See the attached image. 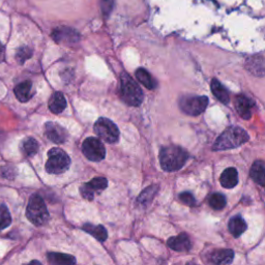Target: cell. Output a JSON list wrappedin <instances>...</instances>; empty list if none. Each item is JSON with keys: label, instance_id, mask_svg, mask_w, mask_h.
<instances>
[{"label": "cell", "instance_id": "cell-1", "mask_svg": "<svg viewBox=\"0 0 265 265\" xmlns=\"http://www.w3.org/2000/svg\"><path fill=\"white\" fill-rule=\"evenodd\" d=\"M188 160L189 153L179 146H166L160 151V162L165 171H177L182 168Z\"/></svg>", "mask_w": 265, "mask_h": 265}, {"label": "cell", "instance_id": "cell-2", "mask_svg": "<svg viewBox=\"0 0 265 265\" xmlns=\"http://www.w3.org/2000/svg\"><path fill=\"white\" fill-rule=\"evenodd\" d=\"M250 139L249 135L238 126H231L226 129L215 141L213 150H227L238 147Z\"/></svg>", "mask_w": 265, "mask_h": 265}, {"label": "cell", "instance_id": "cell-3", "mask_svg": "<svg viewBox=\"0 0 265 265\" xmlns=\"http://www.w3.org/2000/svg\"><path fill=\"white\" fill-rule=\"evenodd\" d=\"M120 96L127 105L134 107L140 106L143 102V92L140 86L125 73L120 76Z\"/></svg>", "mask_w": 265, "mask_h": 265}, {"label": "cell", "instance_id": "cell-4", "mask_svg": "<svg viewBox=\"0 0 265 265\" xmlns=\"http://www.w3.org/2000/svg\"><path fill=\"white\" fill-rule=\"evenodd\" d=\"M27 219L35 226H42L49 220V211L40 195H32L26 208Z\"/></svg>", "mask_w": 265, "mask_h": 265}, {"label": "cell", "instance_id": "cell-5", "mask_svg": "<svg viewBox=\"0 0 265 265\" xmlns=\"http://www.w3.org/2000/svg\"><path fill=\"white\" fill-rule=\"evenodd\" d=\"M71 165L70 156L60 148H51L48 152L46 171L50 174H61L65 172Z\"/></svg>", "mask_w": 265, "mask_h": 265}, {"label": "cell", "instance_id": "cell-6", "mask_svg": "<svg viewBox=\"0 0 265 265\" xmlns=\"http://www.w3.org/2000/svg\"><path fill=\"white\" fill-rule=\"evenodd\" d=\"M94 132L100 139L107 143H116L119 139V131L116 124L108 118H99L94 123Z\"/></svg>", "mask_w": 265, "mask_h": 265}, {"label": "cell", "instance_id": "cell-7", "mask_svg": "<svg viewBox=\"0 0 265 265\" xmlns=\"http://www.w3.org/2000/svg\"><path fill=\"white\" fill-rule=\"evenodd\" d=\"M208 104V97L198 95H184L179 101L181 111L191 116H197L204 112Z\"/></svg>", "mask_w": 265, "mask_h": 265}, {"label": "cell", "instance_id": "cell-8", "mask_svg": "<svg viewBox=\"0 0 265 265\" xmlns=\"http://www.w3.org/2000/svg\"><path fill=\"white\" fill-rule=\"evenodd\" d=\"M82 151L86 158L92 162H100L106 156L104 144L94 137H89V138L85 139L82 145Z\"/></svg>", "mask_w": 265, "mask_h": 265}, {"label": "cell", "instance_id": "cell-9", "mask_svg": "<svg viewBox=\"0 0 265 265\" xmlns=\"http://www.w3.org/2000/svg\"><path fill=\"white\" fill-rule=\"evenodd\" d=\"M53 40L58 44L73 45L79 42L80 35L73 28L70 27H57L52 32Z\"/></svg>", "mask_w": 265, "mask_h": 265}, {"label": "cell", "instance_id": "cell-10", "mask_svg": "<svg viewBox=\"0 0 265 265\" xmlns=\"http://www.w3.org/2000/svg\"><path fill=\"white\" fill-rule=\"evenodd\" d=\"M45 135L49 140L54 143H64L67 139L68 134L64 127L56 122H47L45 124Z\"/></svg>", "mask_w": 265, "mask_h": 265}, {"label": "cell", "instance_id": "cell-11", "mask_svg": "<svg viewBox=\"0 0 265 265\" xmlns=\"http://www.w3.org/2000/svg\"><path fill=\"white\" fill-rule=\"evenodd\" d=\"M108 186V181L104 177L93 178L90 182H88L81 188V194L87 200H92L97 192L104 191Z\"/></svg>", "mask_w": 265, "mask_h": 265}, {"label": "cell", "instance_id": "cell-12", "mask_svg": "<svg viewBox=\"0 0 265 265\" xmlns=\"http://www.w3.org/2000/svg\"><path fill=\"white\" fill-rule=\"evenodd\" d=\"M255 108L254 102L244 95H238L235 100V109L243 119H250Z\"/></svg>", "mask_w": 265, "mask_h": 265}, {"label": "cell", "instance_id": "cell-13", "mask_svg": "<svg viewBox=\"0 0 265 265\" xmlns=\"http://www.w3.org/2000/svg\"><path fill=\"white\" fill-rule=\"evenodd\" d=\"M247 70L254 76L265 77V58L262 56H253L245 62Z\"/></svg>", "mask_w": 265, "mask_h": 265}, {"label": "cell", "instance_id": "cell-14", "mask_svg": "<svg viewBox=\"0 0 265 265\" xmlns=\"http://www.w3.org/2000/svg\"><path fill=\"white\" fill-rule=\"evenodd\" d=\"M167 244H168V247H170L172 250L177 251V252L190 251L192 247V243L189 236L183 233L177 235V236L169 238Z\"/></svg>", "mask_w": 265, "mask_h": 265}, {"label": "cell", "instance_id": "cell-15", "mask_svg": "<svg viewBox=\"0 0 265 265\" xmlns=\"http://www.w3.org/2000/svg\"><path fill=\"white\" fill-rule=\"evenodd\" d=\"M15 95L17 99L25 103L31 99L32 96V84L30 81H24L15 87Z\"/></svg>", "mask_w": 265, "mask_h": 265}, {"label": "cell", "instance_id": "cell-16", "mask_svg": "<svg viewBox=\"0 0 265 265\" xmlns=\"http://www.w3.org/2000/svg\"><path fill=\"white\" fill-rule=\"evenodd\" d=\"M221 184L226 189H232L238 183V173L235 168H227L221 175Z\"/></svg>", "mask_w": 265, "mask_h": 265}, {"label": "cell", "instance_id": "cell-17", "mask_svg": "<svg viewBox=\"0 0 265 265\" xmlns=\"http://www.w3.org/2000/svg\"><path fill=\"white\" fill-rule=\"evenodd\" d=\"M250 175L252 179L265 188V163L262 161H256L251 168Z\"/></svg>", "mask_w": 265, "mask_h": 265}, {"label": "cell", "instance_id": "cell-18", "mask_svg": "<svg viewBox=\"0 0 265 265\" xmlns=\"http://www.w3.org/2000/svg\"><path fill=\"white\" fill-rule=\"evenodd\" d=\"M66 107V101H65V97L64 95L57 91V92H54L50 100H49V108H50L51 112L55 113V114H59L61 113Z\"/></svg>", "mask_w": 265, "mask_h": 265}, {"label": "cell", "instance_id": "cell-19", "mask_svg": "<svg viewBox=\"0 0 265 265\" xmlns=\"http://www.w3.org/2000/svg\"><path fill=\"white\" fill-rule=\"evenodd\" d=\"M211 91L213 93V95L217 97V99L223 103V104H228L230 102V95L227 91V89L220 83L219 80L213 79L211 81Z\"/></svg>", "mask_w": 265, "mask_h": 265}, {"label": "cell", "instance_id": "cell-20", "mask_svg": "<svg viewBox=\"0 0 265 265\" xmlns=\"http://www.w3.org/2000/svg\"><path fill=\"white\" fill-rule=\"evenodd\" d=\"M234 253L231 250H219L214 251L211 256L210 260L212 263L215 264H230L233 261Z\"/></svg>", "mask_w": 265, "mask_h": 265}, {"label": "cell", "instance_id": "cell-21", "mask_svg": "<svg viewBox=\"0 0 265 265\" xmlns=\"http://www.w3.org/2000/svg\"><path fill=\"white\" fill-rule=\"evenodd\" d=\"M247 230V224L240 215H236L229 222V231L234 237H239L240 235Z\"/></svg>", "mask_w": 265, "mask_h": 265}, {"label": "cell", "instance_id": "cell-22", "mask_svg": "<svg viewBox=\"0 0 265 265\" xmlns=\"http://www.w3.org/2000/svg\"><path fill=\"white\" fill-rule=\"evenodd\" d=\"M48 260L51 264H57V265H71L77 262L75 257L71 256V255L61 254V253H49Z\"/></svg>", "mask_w": 265, "mask_h": 265}, {"label": "cell", "instance_id": "cell-23", "mask_svg": "<svg viewBox=\"0 0 265 265\" xmlns=\"http://www.w3.org/2000/svg\"><path fill=\"white\" fill-rule=\"evenodd\" d=\"M83 230L85 232H87L88 234L92 235L93 237H95L97 240H100V241H105L107 239V237H108V234H107L106 229L101 225L94 226L92 224L87 223V224H84Z\"/></svg>", "mask_w": 265, "mask_h": 265}, {"label": "cell", "instance_id": "cell-24", "mask_svg": "<svg viewBox=\"0 0 265 265\" xmlns=\"http://www.w3.org/2000/svg\"><path fill=\"white\" fill-rule=\"evenodd\" d=\"M136 77L140 83H142L147 89H154L156 87V82L151 77V75L144 68H138L136 71Z\"/></svg>", "mask_w": 265, "mask_h": 265}, {"label": "cell", "instance_id": "cell-25", "mask_svg": "<svg viewBox=\"0 0 265 265\" xmlns=\"http://www.w3.org/2000/svg\"><path fill=\"white\" fill-rule=\"evenodd\" d=\"M38 150V143L34 138L27 137L21 143V151L27 158L34 155Z\"/></svg>", "mask_w": 265, "mask_h": 265}, {"label": "cell", "instance_id": "cell-26", "mask_svg": "<svg viewBox=\"0 0 265 265\" xmlns=\"http://www.w3.org/2000/svg\"><path fill=\"white\" fill-rule=\"evenodd\" d=\"M208 203L210 205V207H212L215 210H221L226 206V198L225 196L222 194H213L210 196V198L208 200Z\"/></svg>", "mask_w": 265, "mask_h": 265}, {"label": "cell", "instance_id": "cell-27", "mask_svg": "<svg viewBox=\"0 0 265 265\" xmlns=\"http://www.w3.org/2000/svg\"><path fill=\"white\" fill-rule=\"evenodd\" d=\"M12 223V217L5 205H0V231L7 228Z\"/></svg>", "mask_w": 265, "mask_h": 265}, {"label": "cell", "instance_id": "cell-28", "mask_svg": "<svg viewBox=\"0 0 265 265\" xmlns=\"http://www.w3.org/2000/svg\"><path fill=\"white\" fill-rule=\"evenodd\" d=\"M32 56V50L29 47H21L18 49L16 58L19 63H24L27 59Z\"/></svg>", "mask_w": 265, "mask_h": 265}, {"label": "cell", "instance_id": "cell-29", "mask_svg": "<svg viewBox=\"0 0 265 265\" xmlns=\"http://www.w3.org/2000/svg\"><path fill=\"white\" fill-rule=\"evenodd\" d=\"M155 192H156V186H149V188L144 190L142 194L139 196L138 202L142 204H146L147 202H149L153 198Z\"/></svg>", "mask_w": 265, "mask_h": 265}, {"label": "cell", "instance_id": "cell-30", "mask_svg": "<svg viewBox=\"0 0 265 265\" xmlns=\"http://www.w3.org/2000/svg\"><path fill=\"white\" fill-rule=\"evenodd\" d=\"M101 8L105 17H109L114 7V0H100Z\"/></svg>", "mask_w": 265, "mask_h": 265}, {"label": "cell", "instance_id": "cell-31", "mask_svg": "<svg viewBox=\"0 0 265 265\" xmlns=\"http://www.w3.org/2000/svg\"><path fill=\"white\" fill-rule=\"evenodd\" d=\"M179 199L185 205L194 206L196 204V200L194 198V196L190 192H184V193L180 194L179 195Z\"/></svg>", "mask_w": 265, "mask_h": 265}, {"label": "cell", "instance_id": "cell-32", "mask_svg": "<svg viewBox=\"0 0 265 265\" xmlns=\"http://www.w3.org/2000/svg\"><path fill=\"white\" fill-rule=\"evenodd\" d=\"M1 170H2V175L4 176V177L9 178V179H12V178H13V175H11L12 173L16 174V173L14 172V170H15L14 167L4 166V167H2V169H1Z\"/></svg>", "mask_w": 265, "mask_h": 265}, {"label": "cell", "instance_id": "cell-33", "mask_svg": "<svg viewBox=\"0 0 265 265\" xmlns=\"http://www.w3.org/2000/svg\"><path fill=\"white\" fill-rule=\"evenodd\" d=\"M3 50H4V48H3L2 44H1V43H0V57H1V56H2V54H3Z\"/></svg>", "mask_w": 265, "mask_h": 265}]
</instances>
